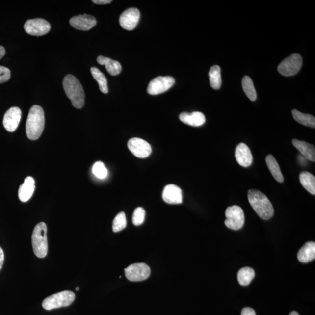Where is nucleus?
I'll use <instances>...</instances> for the list:
<instances>
[{
  "label": "nucleus",
  "instance_id": "nucleus-31",
  "mask_svg": "<svg viewBox=\"0 0 315 315\" xmlns=\"http://www.w3.org/2000/svg\"><path fill=\"white\" fill-rule=\"evenodd\" d=\"M146 217V211L143 208H138L134 210L132 215V223L135 226H139L143 223Z\"/></svg>",
  "mask_w": 315,
  "mask_h": 315
},
{
  "label": "nucleus",
  "instance_id": "nucleus-38",
  "mask_svg": "<svg viewBox=\"0 0 315 315\" xmlns=\"http://www.w3.org/2000/svg\"><path fill=\"white\" fill-rule=\"evenodd\" d=\"M79 287H76V291H79Z\"/></svg>",
  "mask_w": 315,
  "mask_h": 315
},
{
  "label": "nucleus",
  "instance_id": "nucleus-8",
  "mask_svg": "<svg viewBox=\"0 0 315 315\" xmlns=\"http://www.w3.org/2000/svg\"><path fill=\"white\" fill-rule=\"evenodd\" d=\"M175 79L171 76H159L153 79L148 86L147 92L151 95H156L167 91L175 84Z\"/></svg>",
  "mask_w": 315,
  "mask_h": 315
},
{
  "label": "nucleus",
  "instance_id": "nucleus-20",
  "mask_svg": "<svg viewBox=\"0 0 315 315\" xmlns=\"http://www.w3.org/2000/svg\"><path fill=\"white\" fill-rule=\"evenodd\" d=\"M315 258V243L308 242L302 247L298 253V259L303 263H307L314 260Z\"/></svg>",
  "mask_w": 315,
  "mask_h": 315
},
{
  "label": "nucleus",
  "instance_id": "nucleus-22",
  "mask_svg": "<svg viewBox=\"0 0 315 315\" xmlns=\"http://www.w3.org/2000/svg\"><path fill=\"white\" fill-rule=\"evenodd\" d=\"M267 165L273 177L277 182L282 183L284 181V177L280 168L279 163L272 155H268L265 158Z\"/></svg>",
  "mask_w": 315,
  "mask_h": 315
},
{
  "label": "nucleus",
  "instance_id": "nucleus-33",
  "mask_svg": "<svg viewBox=\"0 0 315 315\" xmlns=\"http://www.w3.org/2000/svg\"><path fill=\"white\" fill-rule=\"evenodd\" d=\"M241 315H256V314L253 309L249 307H246L243 309Z\"/></svg>",
  "mask_w": 315,
  "mask_h": 315
},
{
  "label": "nucleus",
  "instance_id": "nucleus-2",
  "mask_svg": "<svg viewBox=\"0 0 315 315\" xmlns=\"http://www.w3.org/2000/svg\"><path fill=\"white\" fill-rule=\"evenodd\" d=\"M248 197L250 205L262 220H269L274 215L272 204L267 197L261 191L249 190Z\"/></svg>",
  "mask_w": 315,
  "mask_h": 315
},
{
  "label": "nucleus",
  "instance_id": "nucleus-4",
  "mask_svg": "<svg viewBox=\"0 0 315 315\" xmlns=\"http://www.w3.org/2000/svg\"><path fill=\"white\" fill-rule=\"evenodd\" d=\"M34 253L39 258H45L48 252L47 226L45 222H39L34 228L32 236Z\"/></svg>",
  "mask_w": 315,
  "mask_h": 315
},
{
  "label": "nucleus",
  "instance_id": "nucleus-3",
  "mask_svg": "<svg viewBox=\"0 0 315 315\" xmlns=\"http://www.w3.org/2000/svg\"><path fill=\"white\" fill-rule=\"evenodd\" d=\"M63 85L73 106L77 109H81L85 104V93L81 82L72 74H68L63 79Z\"/></svg>",
  "mask_w": 315,
  "mask_h": 315
},
{
  "label": "nucleus",
  "instance_id": "nucleus-27",
  "mask_svg": "<svg viewBox=\"0 0 315 315\" xmlns=\"http://www.w3.org/2000/svg\"><path fill=\"white\" fill-rule=\"evenodd\" d=\"M91 72L94 79L97 81L100 90L104 94H107L109 92L107 86V81L106 77L97 67H92Z\"/></svg>",
  "mask_w": 315,
  "mask_h": 315
},
{
  "label": "nucleus",
  "instance_id": "nucleus-14",
  "mask_svg": "<svg viewBox=\"0 0 315 315\" xmlns=\"http://www.w3.org/2000/svg\"><path fill=\"white\" fill-rule=\"evenodd\" d=\"M70 24L76 29L87 31L96 26L97 20L90 15H79L71 18Z\"/></svg>",
  "mask_w": 315,
  "mask_h": 315
},
{
  "label": "nucleus",
  "instance_id": "nucleus-32",
  "mask_svg": "<svg viewBox=\"0 0 315 315\" xmlns=\"http://www.w3.org/2000/svg\"><path fill=\"white\" fill-rule=\"evenodd\" d=\"M10 77V69L4 66H0V84L8 81Z\"/></svg>",
  "mask_w": 315,
  "mask_h": 315
},
{
  "label": "nucleus",
  "instance_id": "nucleus-12",
  "mask_svg": "<svg viewBox=\"0 0 315 315\" xmlns=\"http://www.w3.org/2000/svg\"><path fill=\"white\" fill-rule=\"evenodd\" d=\"M140 18V11L136 8H130L120 15L119 23L123 29L132 30L136 27Z\"/></svg>",
  "mask_w": 315,
  "mask_h": 315
},
{
  "label": "nucleus",
  "instance_id": "nucleus-11",
  "mask_svg": "<svg viewBox=\"0 0 315 315\" xmlns=\"http://www.w3.org/2000/svg\"><path fill=\"white\" fill-rule=\"evenodd\" d=\"M128 148L132 154L139 158H146L152 153L150 144L140 138H132L128 141Z\"/></svg>",
  "mask_w": 315,
  "mask_h": 315
},
{
  "label": "nucleus",
  "instance_id": "nucleus-36",
  "mask_svg": "<svg viewBox=\"0 0 315 315\" xmlns=\"http://www.w3.org/2000/svg\"><path fill=\"white\" fill-rule=\"evenodd\" d=\"M5 54V49L3 46H0V60L4 56Z\"/></svg>",
  "mask_w": 315,
  "mask_h": 315
},
{
  "label": "nucleus",
  "instance_id": "nucleus-19",
  "mask_svg": "<svg viewBox=\"0 0 315 315\" xmlns=\"http://www.w3.org/2000/svg\"><path fill=\"white\" fill-rule=\"evenodd\" d=\"M292 142L293 146L299 150L306 159L311 162H315V148L314 145L308 143L305 141L297 140V139H294Z\"/></svg>",
  "mask_w": 315,
  "mask_h": 315
},
{
  "label": "nucleus",
  "instance_id": "nucleus-6",
  "mask_svg": "<svg viewBox=\"0 0 315 315\" xmlns=\"http://www.w3.org/2000/svg\"><path fill=\"white\" fill-rule=\"evenodd\" d=\"M302 58L298 53L292 54L284 59L278 66V72L282 76L290 77L295 75L300 70Z\"/></svg>",
  "mask_w": 315,
  "mask_h": 315
},
{
  "label": "nucleus",
  "instance_id": "nucleus-23",
  "mask_svg": "<svg viewBox=\"0 0 315 315\" xmlns=\"http://www.w3.org/2000/svg\"><path fill=\"white\" fill-rule=\"evenodd\" d=\"M299 180L302 186L308 192L315 195V178L311 173L304 171L299 175Z\"/></svg>",
  "mask_w": 315,
  "mask_h": 315
},
{
  "label": "nucleus",
  "instance_id": "nucleus-35",
  "mask_svg": "<svg viewBox=\"0 0 315 315\" xmlns=\"http://www.w3.org/2000/svg\"><path fill=\"white\" fill-rule=\"evenodd\" d=\"M4 261V253L2 249L0 247V270H1Z\"/></svg>",
  "mask_w": 315,
  "mask_h": 315
},
{
  "label": "nucleus",
  "instance_id": "nucleus-7",
  "mask_svg": "<svg viewBox=\"0 0 315 315\" xmlns=\"http://www.w3.org/2000/svg\"><path fill=\"white\" fill-rule=\"evenodd\" d=\"M225 224L231 230L241 229L245 223V215L242 209L238 206L228 207L225 211Z\"/></svg>",
  "mask_w": 315,
  "mask_h": 315
},
{
  "label": "nucleus",
  "instance_id": "nucleus-1",
  "mask_svg": "<svg viewBox=\"0 0 315 315\" xmlns=\"http://www.w3.org/2000/svg\"><path fill=\"white\" fill-rule=\"evenodd\" d=\"M45 114L42 108L33 105L30 108L26 123V133L30 140H36L41 137L45 128Z\"/></svg>",
  "mask_w": 315,
  "mask_h": 315
},
{
  "label": "nucleus",
  "instance_id": "nucleus-21",
  "mask_svg": "<svg viewBox=\"0 0 315 315\" xmlns=\"http://www.w3.org/2000/svg\"><path fill=\"white\" fill-rule=\"evenodd\" d=\"M97 62L100 65L105 66L107 72L111 76L118 75L122 72L121 64L118 61L111 59V58L100 55L97 58Z\"/></svg>",
  "mask_w": 315,
  "mask_h": 315
},
{
  "label": "nucleus",
  "instance_id": "nucleus-37",
  "mask_svg": "<svg viewBox=\"0 0 315 315\" xmlns=\"http://www.w3.org/2000/svg\"><path fill=\"white\" fill-rule=\"evenodd\" d=\"M289 315H299L297 312L292 311Z\"/></svg>",
  "mask_w": 315,
  "mask_h": 315
},
{
  "label": "nucleus",
  "instance_id": "nucleus-24",
  "mask_svg": "<svg viewBox=\"0 0 315 315\" xmlns=\"http://www.w3.org/2000/svg\"><path fill=\"white\" fill-rule=\"evenodd\" d=\"M292 114L294 119L299 124L310 127L312 128H315V119L313 115L302 113L296 109L292 110Z\"/></svg>",
  "mask_w": 315,
  "mask_h": 315
},
{
  "label": "nucleus",
  "instance_id": "nucleus-34",
  "mask_svg": "<svg viewBox=\"0 0 315 315\" xmlns=\"http://www.w3.org/2000/svg\"><path fill=\"white\" fill-rule=\"evenodd\" d=\"M92 2L95 3L96 4L105 5L110 4V3L112 2V0H93Z\"/></svg>",
  "mask_w": 315,
  "mask_h": 315
},
{
  "label": "nucleus",
  "instance_id": "nucleus-17",
  "mask_svg": "<svg viewBox=\"0 0 315 315\" xmlns=\"http://www.w3.org/2000/svg\"><path fill=\"white\" fill-rule=\"evenodd\" d=\"M179 119L182 122L187 125L199 127L205 124L206 117L202 112H193L192 113L184 112L179 115Z\"/></svg>",
  "mask_w": 315,
  "mask_h": 315
},
{
  "label": "nucleus",
  "instance_id": "nucleus-18",
  "mask_svg": "<svg viewBox=\"0 0 315 315\" xmlns=\"http://www.w3.org/2000/svg\"><path fill=\"white\" fill-rule=\"evenodd\" d=\"M35 189V182L31 177L26 178L18 190V197L22 202H26L31 198Z\"/></svg>",
  "mask_w": 315,
  "mask_h": 315
},
{
  "label": "nucleus",
  "instance_id": "nucleus-30",
  "mask_svg": "<svg viewBox=\"0 0 315 315\" xmlns=\"http://www.w3.org/2000/svg\"><path fill=\"white\" fill-rule=\"evenodd\" d=\"M92 170L93 174L98 179H104L107 177V169L103 162L101 161L95 162L92 166Z\"/></svg>",
  "mask_w": 315,
  "mask_h": 315
},
{
  "label": "nucleus",
  "instance_id": "nucleus-10",
  "mask_svg": "<svg viewBox=\"0 0 315 315\" xmlns=\"http://www.w3.org/2000/svg\"><path fill=\"white\" fill-rule=\"evenodd\" d=\"M51 27L50 24L42 18L29 20L24 24L25 30L32 36L45 35L50 31Z\"/></svg>",
  "mask_w": 315,
  "mask_h": 315
},
{
  "label": "nucleus",
  "instance_id": "nucleus-29",
  "mask_svg": "<svg viewBox=\"0 0 315 315\" xmlns=\"http://www.w3.org/2000/svg\"><path fill=\"white\" fill-rule=\"evenodd\" d=\"M127 220L124 212H119L116 216L113 222V231L114 233H118L126 227Z\"/></svg>",
  "mask_w": 315,
  "mask_h": 315
},
{
  "label": "nucleus",
  "instance_id": "nucleus-5",
  "mask_svg": "<svg viewBox=\"0 0 315 315\" xmlns=\"http://www.w3.org/2000/svg\"><path fill=\"white\" fill-rule=\"evenodd\" d=\"M75 297V294L72 291L58 292L45 298L42 302V307L46 310L66 307L73 303Z\"/></svg>",
  "mask_w": 315,
  "mask_h": 315
},
{
  "label": "nucleus",
  "instance_id": "nucleus-16",
  "mask_svg": "<svg viewBox=\"0 0 315 315\" xmlns=\"http://www.w3.org/2000/svg\"><path fill=\"white\" fill-rule=\"evenodd\" d=\"M235 156L237 162L243 167H249L252 164L253 156L251 151L245 143L237 145Z\"/></svg>",
  "mask_w": 315,
  "mask_h": 315
},
{
  "label": "nucleus",
  "instance_id": "nucleus-15",
  "mask_svg": "<svg viewBox=\"0 0 315 315\" xmlns=\"http://www.w3.org/2000/svg\"><path fill=\"white\" fill-rule=\"evenodd\" d=\"M162 199L170 205H179L183 201L182 189L177 185L168 184L163 189Z\"/></svg>",
  "mask_w": 315,
  "mask_h": 315
},
{
  "label": "nucleus",
  "instance_id": "nucleus-26",
  "mask_svg": "<svg viewBox=\"0 0 315 315\" xmlns=\"http://www.w3.org/2000/svg\"><path fill=\"white\" fill-rule=\"evenodd\" d=\"M255 276L253 268L249 267H243L237 273V280L240 285L246 286L252 282Z\"/></svg>",
  "mask_w": 315,
  "mask_h": 315
},
{
  "label": "nucleus",
  "instance_id": "nucleus-13",
  "mask_svg": "<svg viewBox=\"0 0 315 315\" xmlns=\"http://www.w3.org/2000/svg\"><path fill=\"white\" fill-rule=\"evenodd\" d=\"M22 116L21 110L19 107H12L5 113L3 119V125L6 131L14 132L19 126Z\"/></svg>",
  "mask_w": 315,
  "mask_h": 315
},
{
  "label": "nucleus",
  "instance_id": "nucleus-28",
  "mask_svg": "<svg viewBox=\"0 0 315 315\" xmlns=\"http://www.w3.org/2000/svg\"><path fill=\"white\" fill-rule=\"evenodd\" d=\"M242 84L243 91L249 100L252 101H256L257 94L252 79L249 76H245L242 79Z\"/></svg>",
  "mask_w": 315,
  "mask_h": 315
},
{
  "label": "nucleus",
  "instance_id": "nucleus-9",
  "mask_svg": "<svg viewBox=\"0 0 315 315\" xmlns=\"http://www.w3.org/2000/svg\"><path fill=\"white\" fill-rule=\"evenodd\" d=\"M125 271L127 279L131 282H141L147 279L151 274L150 267L143 262L130 265Z\"/></svg>",
  "mask_w": 315,
  "mask_h": 315
},
{
  "label": "nucleus",
  "instance_id": "nucleus-25",
  "mask_svg": "<svg viewBox=\"0 0 315 315\" xmlns=\"http://www.w3.org/2000/svg\"><path fill=\"white\" fill-rule=\"evenodd\" d=\"M209 76L210 85L213 89L218 90L221 88L222 84L220 67L217 65L211 67Z\"/></svg>",
  "mask_w": 315,
  "mask_h": 315
}]
</instances>
